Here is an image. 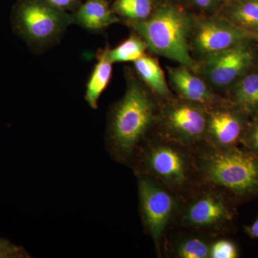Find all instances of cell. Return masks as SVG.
<instances>
[{
    "instance_id": "1",
    "label": "cell",
    "mask_w": 258,
    "mask_h": 258,
    "mask_svg": "<svg viewBox=\"0 0 258 258\" xmlns=\"http://www.w3.org/2000/svg\"><path fill=\"white\" fill-rule=\"evenodd\" d=\"M152 91L133 73L126 74V89L112 110L108 142L115 154L126 157L134 152L156 116Z\"/></svg>"
},
{
    "instance_id": "2",
    "label": "cell",
    "mask_w": 258,
    "mask_h": 258,
    "mask_svg": "<svg viewBox=\"0 0 258 258\" xmlns=\"http://www.w3.org/2000/svg\"><path fill=\"white\" fill-rule=\"evenodd\" d=\"M194 21L182 10L166 5L157 8L147 20L125 24L142 37L152 52L195 72L197 61L191 56L189 42Z\"/></svg>"
},
{
    "instance_id": "3",
    "label": "cell",
    "mask_w": 258,
    "mask_h": 258,
    "mask_svg": "<svg viewBox=\"0 0 258 258\" xmlns=\"http://www.w3.org/2000/svg\"><path fill=\"white\" fill-rule=\"evenodd\" d=\"M10 20L15 33L35 50L55 45L73 25L71 14L47 0H17Z\"/></svg>"
},
{
    "instance_id": "4",
    "label": "cell",
    "mask_w": 258,
    "mask_h": 258,
    "mask_svg": "<svg viewBox=\"0 0 258 258\" xmlns=\"http://www.w3.org/2000/svg\"><path fill=\"white\" fill-rule=\"evenodd\" d=\"M247 42L202 57L197 61L195 73L212 90L220 91L233 86L253 62V51Z\"/></svg>"
},
{
    "instance_id": "5",
    "label": "cell",
    "mask_w": 258,
    "mask_h": 258,
    "mask_svg": "<svg viewBox=\"0 0 258 258\" xmlns=\"http://www.w3.org/2000/svg\"><path fill=\"white\" fill-rule=\"evenodd\" d=\"M205 169L212 181L233 191L244 192L258 186V161L241 152L215 153Z\"/></svg>"
},
{
    "instance_id": "6",
    "label": "cell",
    "mask_w": 258,
    "mask_h": 258,
    "mask_svg": "<svg viewBox=\"0 0 258 258\" xmlns=\"http://www.w3.org/2000/svg\"><path fill=\"white\" fill-rule=\"evenodd\" d=\"M251 37L252 35L223 17L195 19L190 36V47L202 58L237 46L247 41Z\"/></svg>"
},
{
    "instance_id": "7",
    "label": "cell",
    "mask_w": 258,
    "mask_h": 258,
    "mask_svg": "<svg viewBox=\"0 0 258 258\" xmlns=\"http://www.w3.org/2000/svg\"><path fill=\"white\" fill-rule=\"evenodd\" d=\"M139 189L144 222L153 238L158 240L170 218L174 201L169 194L150 180L141 179Z\"/></svg>"
},
{
    "instance_id": "8",
    "label": "cell",
    "mask_w": 258,
    "mask_h": 258,
    "mask_svg": "<svg viewBox=\"0 0 258 258\" xmlns=\"http://www.w3.org/2000/svg\"><path fill=\"white\" fill-rule=\"evenodd\" d=\"M163 117L166 128L184 139L198 138L207 130L206 112L200 104L191 102L171 104Z\"/></svg>"
},
{
    "instance_id": "9",
    "label": "cell",
    "mask_w": 258,
    "mask_h": 258,
    "mask_svg": "<svg viewBox=\"0 0 258 258\" xmlns=\"http://www.w3.org/2000/svg\"><path fill=\"white\" fill-rule=\"evenodd\" d=\"M169 83L186 101L204 105L215 101L213 90L196 73L186 66L168 67Z\"/></svg>"
},
{
    "instance_id": "10",
    "label": "cell",
    "mask_w": 258,
    "mask_h": 258,
    "mask_svg": "<svg viewBox=\"0 0 258 258\" xmlns=\"http://www.w3.org/2000/svg\"><path fill=\"white\" fill-rule=\"evenodd\" d=\"M71 15L73 24L90 31H101L119 22L107 0H86Z\"/></svg>"
},
{
    "instance_id": "11",
    "label": "cell",
    "mask_w": 258,
    "mask_h": 258,
    "mask_svg": "<svg viewBox=\"0 0 258 258\" xmlns=\"http://www.w3.org/2000/svg\"><path fill=\"white\" fill-rule=\"evenodd\" d=\"M151 170L166 181L181 184L185 179L186 167L181 154L167 147L153 149L147 157Z\"/></svg>"
},
{
    "instance_id": "12",
    "label": "cell",
    "mask_w": 258,
    "mask_h": 258,
    "mask_svg": "<svg viewBox=\"0 0 258 258\" xmlns=\"http://www.w3.org/2000/svg\"><path fill=\"white\" fill-rule=\"evenodd\" d=\"M109 47L107 45L98 54L96 62L86 86L85 100L93 109L98 108V100L109 84L112 76V64L108 57Z\"/></svg>"
},
{
    "instance_id": "13",
    "label": "cell",
    "mask_w": 258,
    "mask_h": 258,
    "mask_svg": "<svg viewBox=\"0 0 258 258\" xmlns=\"http://www.w3.org/2000/svg\"><path fill=\"white\" fill-rule=\"evenodd\" d=\"M207 130L218 143L229 145L240 137L242 126L239 118L225 110H215L208 115Z\"/></svg>"
},
{
    "instance_id": "14",
    "label": "cell",
    "mask_w": 258,
    "mask_h": 258,
    "mask_svg": "<svg viewBox=\"0 0 258 258\" xmlns=\"http://www.w3.org/2000/svg\"><path fill=\"white\" fill-rule=\"evenodd\" d=\"M134 66L139 79L143 81L152 93L164 98L171 96L164 71L157 59L144 55L134 61Z\"/></svg>"
},
{
    "instance_id": "15",
    "label": "cell",
    "mask_w": 258,
    "mask_h": 258,
    "mask_svg": "<svg viewBox=\"0 0 258 258\" xmlns=\"http://www.w3.org/2000/svg\"><path fill=\"white\" fill-rule=\"evenodd\" d=\"M227 215L223 203L213 197H205L191 205L187 217L193 225L208 226L221 221Z\"/></svg>"
},
{
    "instance_id": "16",
    "label": "cell",
    "mask_w": 258,
    "mask_h": 258,
    "mask_svg": "<svg viewBox=\"0 0 258 258\" xmlns=\"http://www.w3.org/2000/svg\"><path fill=\"white\" fill-rule=\"evenodd\" d=\"M224 18L250 35L258 34V0H242L226 11Z\"/></svg>"
},
{
    "instance_id": "17",
    "label": "cell",
    "mask_w": 258,
    "mask_h": 258,
    "mask_svg": "<svg viewBox=\"0 0 258 258\" xmlns=\"http://www.w3.org/2000/svg\"><path fill=\"white\" fill-rule=\"evenodd\" d=\"M235 103L246 111L258 109V74L244 75L233 85Z\"/></svg>"
},
{
    "instance_id": "18",
    "label": "cell",
    "mask_w": 258,
    "mask_h": 258,
    "mask_svg": "<svg viewBox=\"0 0 258 258\" xmlns=\"http://www.w3.org/2000/svg\"><path fill=\"white\" fill-rule=\"evenodd\" d=\"M148 49L147 43L134 31L128 38L118 46L108 50V57L113 63L114 62H134L145 55Z\"/></svg>"
},
{
    "instance_id": "19",
    "label": "cell",
    "mask_w": 258,
    "mask_h": 258,
    "mask_svg": "<svg viewBox=\"0 0 258 258\" xmlns=\"http://www.w3.org/2000/svg\"><path fill=\"white\" fill-rule=\"evenodd\" d=\"M112 10L124 18L125 22H139L147 20L152 15L153 0H115Z\"/></svg>"
},
{
    "instance_id": "20",
    "label": "cell",
    "mask_w": 258,
    "mask_h": 258,
    "mask_svg": "<svg viewBox=\"0 0 258 258\" xmlns=\"http://www.w3.org/2000/svg\"><path fill=\"white\" fill-rule=\"evenodd\" d=\"M178 254L183 258H205L210 255V249L203 240L192 239L179 246Z\"/></svg>"
},
{
    "instance_id": "21",
    "label": "cell",
    "mask_w": 258,
    "mask_h": 258,
    "mask_svg": "<svg viewBox=\"0 0 258 258\" xmlns=\"http://www.w3.org/2000/svg\"><path fill=\"white\" fill-rule=\"evenodd\" d=\"M30 254L23 247L0 237V258H29Z\"/></svg>"
},
{
    "instance_id": "22",
    "label": "cell",
    "mask_w": 258,
    "mask_h": 258,
    "mask_svg": "<svg viewBox=\"0 0 258 258\" xmlns=\"http://www.w3.org/2000/svg\"><path fill=\"white\" fill-rule=\"evenodd\" d=\"M212 258H235L237 257L235 246L227 240H220L214 244L210 250Z\"/></svg>"
},
{
    "instance_id": "23",
    "label": "cell",
    "mask_w": 258,
    "mask_h": 258,
    "mask_svg": "<svg viewBox=\"0 0 258 258\" xmlns=\"http://www.w3.org/2000/svg\"><path fill=\"white\" fill-rule=\"evenodd\" d=\"M47 2L54 5L56 8L66 12H74L78 9L82 2L81 0H47Z\"/></svg>"
},
{
    "instance_id": "24",
    "label": "cell",
    "mask_w": 258,
    "mask_h": 258,
    "mask_svg": "<svg viewBox=\"0 0 258 258\" xmlns=\"http://www.w3.org/2000/svg\"><path fill=\"white\" fill-rule=\"evenodd\" d=\"M190 1L199 9L210 10L215 8L218 0H190Z\"/></svg>"
},
{
    "instance_id": "25",
    "label": "cell",
    "mask_w": 258,
    "mask_h": 258,
    "mask_svg": "<svg viewBox=\"0 0 258 258\" xmlns=\"http://www.w3.org/2000/svg\"><path fill=\"white\" fill-rule=\"evenodd\" d=\"M248 232L252 237H257V238H258V219L252 224V225L249 227Z\"/></svg>"
},
{
    "instance_id": "26",
    "label": "cell",
    "mask_w": 258,
    "mask_h": 258,
    "mask_svg": "<svg viewBox=\"0 0 258 258\" xmlns=\"http://www.w3.org/2000/svg\"><path fill=\"white\" fill-rule=\"evenodd\" d=\"M252 139L254 145L258 148V123L254 127L253 132H252Z\"/></svg>"
}]
</instances>
